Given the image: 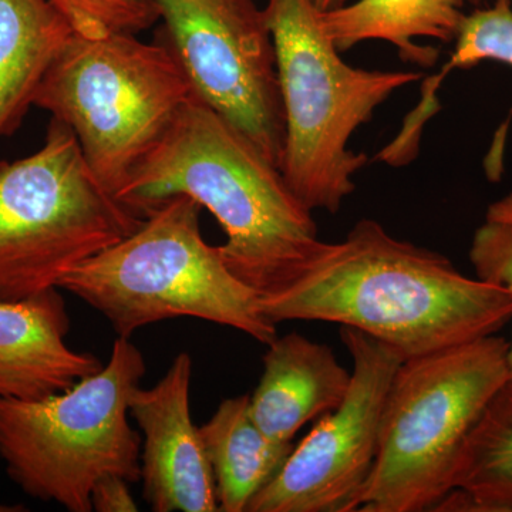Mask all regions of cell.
<instances>
[{"instance_id":"cell-13","label":"cell","mask_w":512,"mask_h":512,"mask_svg":"<svg viewBox=\"0 0 512 512\" xmlns=\"http://www.w3.org/2000/svg\"><path fill=\"white\" fill-rule=\"evenodd\" d=\"M264 373L249 396V414L269 439L289 443L309 421L333 412L348 393L352 373L328 345L301 333L276 336Z\"/></svg>"},{"instance_id":"cell-1","label":"cell","mask_w":512,"mask_h":512,"mask_svg":"<svg viewBox=\"0 0 512 512\" xmlns=\"http://www.w3.org/2000/svg\"><path fill=\"white\" fill-rule=\"evenodd\" d=\"M272 323L318 320L372 336L404 360L497 335L512 320L504 286L468 278L450 259L360 220L323 242L288 284L259 298Z\"/></svg>"},{"instance_id":"cell-7","label":"cell","mask_w":512,"mask_h":512,"mask_svg":"<svg viewBox=\"0 0 512 512\" xmlns=\"http://www.w3.org/2000/svg\"><path fill=\"white\" fill-rule=\"evenodd\" d=\"M160 40L74 35L40 83L33 106L70 128L84 160L114 197L168 133L192 96ZM120 201V200H119Z\"/></svg>"},{"instance_id":"cell-22","label":"cell","mask_w":512,"mask_h":512,"mask_svg":"<svg viewBox=\"0 0 512 512\" xmlns=\"http://www.w3.org/2000/svg\"><path fill=\"white\" fill-rule=\"evenodd\" d=\"M487 218L493 221L512 222V194L491 205Z\"/></svg>"},{"instance_id":"cell-10","label":"cell","mask_w":512,"mask_h":512,"mask_svg":"<svg viewBox=\"0 0 512 512\" xmlns=\"http://www.w3.org/2000/svg\"><path fill=\"white\" fill-rule=\"evenodd\" d=\"M353 360L343 402L293 446L284 467L247 512H350L375 466L380 421L403 357L360 330L340 326Z\"/></svg>"},{"instance_id":"cell-3","label":"cell","mask_w":512,"mask_h":512,"mask_svg":"<svg viewBox=\"0 0 512 512\" xmlns=\"http://www.w3.org/2000/svg\"><path fill=\"white\" fill-rule=\"evenodd\" d=\"M201 210L187 195L168 198L136 231L74 266L59 289L101 313L119 338L188 316L269 345L275 323L262 313L258 293L229 271L220 245L202 237Z\"/></svg>"},{"instance_id":"cell-20","label":"cell","mask_w":512,"mask_h":512,"mask_svg":"<svg viewBox=\"0 0 512 512\" xmlns=\"http://www.w3.org/2000/svg\"><path fill=\"white\" fill-rule=\"evenodd\" d=\"M470 261L477 278L504 286L512 296V222L485 221L474 235ZM508 383L512 384V342L508 348Z\"/></svg>"},{"instance_id":"cell-21","label":"cell","mask_w":512,"mask_h":512,"mask_svg":"<svg viewBox=\"0 0 512 512\" xmlns=\"http://www.w3.org/2000/svg\"><path fill=\"white\" fill-rule=\"evenodd\" d=\"M126 478L109 476L101 478L92 491V507L97 512H136V500Z\"/></svg>"},{"instance_id":"cell-17","label":"cell","mask_w":512,"mask_h":512,"mask_svg":"<svg viewBox=\"0 0 512 512\" xmlns=\"http://www.w3.org/2000/svg\"><path fill=\"white\" fill-rule=\"evenodd\" d=\"M434 511L512 512V384L488 404L461 448L450 493Z\"/></svg>"},{"instance_id":"cell-25","label":"cell","mask_w":512,"mask_h":512,"mask_svg":"<svg viewBox=\"0 0 512 512\" xmlns=\"http://www.w3.org/2000/svg\"><path fill=\"white\" fill-rule=\"evenodd\" d=\"M468 2H471V3H480V2H481V0H468ZM511 2H512V0H511Z\"/></svg>"},{"instance_id":"cell-11","label":"cell","mask_w":512,"mask_h":512,"mask_svg":"<svg viewBox=\"0 0 512 512\" xmlns=\"http://www.w3.org/2000/svg\"><path fill=\"white\" fill-rule=\"evenodd\" d=\"M192 359L180 353L163 379L138 387L130 417L143 433V497L156 512H218L214 476L200 427L192 421Z\"/></svg>"},{"instance_id":"cell-23","label":"cell","mask_w":512,"mask_h":512,"mask_svg":"<svg viewBox=\"0 0 512 512\" xmlns=\"http://www.w3.org/2000/svg\"><path fill=\"white\" fill-rule=\"evenodd\" d=\"M345 3V0H316V5L320 10H330L338 8Z\"/></svg>"},{"instance_id":"cell-8","label":"cell","mask_w":512,"mask_h":512,"mask_svg":"<svg viewBox=\"0 0 512 512\" xmlns=\"http://www.w3.org/2000/svg\"><path fill=\"white\" fill-rule=\"evenodd\" d=\"M143 221L100 183L73 131L50 120L35 154L0 161V301L59 289Z\"/></svg>"},{"instance_id":"cell-24","label":"cell","mask_w":512,"mask_h":512,"mask_svg":"<svg viewBox=\"0 0 512 512\" xmlns=\"http://www.w3.org/2000/svg\"><path fill=\"white\" fill-rule=\"evenodd\" d=\"M26 508L22 504H3L0 503V512H22Z\"/></svg>"},{"instance_id":"cell-18","label":"cell","mask_w":512,"mask_h":512,"mask_svg":"<svg viewBox=\"0 0 512 512\" xmlns=\"http://www.w3.org/2000/svg\"><path fill=\"white\" fill-rule=\"evenodd\" d=\"M485 60L510 64L512 67L511 0H495L490 8L466 15L458 30L456 50L450 62L439 77L433 79V82H427L429 93L424 94L419 107L410 114L412 120L424 124L433 116L434 107H437L433 93L436 92L444 73L451 69H468Z\"/></svg>"},{"instance_id":"cell-15","label":"cell","mask_w":512,"mask_h":512,"mask_svg":"<svg viewBox=\"0 0 512 512\" xmlns=\"http://www.w3.org/2000/svg\"><path fill=\"white\" fill-rule=\"evenodd\" d=\"M464 0H357L349 6L320 10V26L339 52L367 42L392 43L406 62L430 67L439 53L419 46L416 37L456 40L466 13Z\"/></svg>"},{"instance_id":"cell-5","label":"cell","mask_w":512,"mask_h":512,"mask_svg":"<svg viewBox=\"0 0 512 512\" xmlns=\"http://www.w3.org/2000/svg\"><path fill=\"white\" fill-rule=\"evenodd\" d=\"M286 136L281 173L308 210L338 212L355 191L367 156L349 148L353 133L396 90L423 73L356 69L323 33L316 0H268Z\"/></svg>"},{"instance_id":"cell-16","label":"cell","mask_w":512,"mask_h":512,"mask_svg":"<svg viewBox=\"0 0 512 512\" xmlns=\"http://www.w3.org/2000/svg\"><path fill=\"white\" fill-rule=\"evenodd\" d=\"M200 433L222 512H247L293 448L292 441L269 439L256 426L249 414V394L224 400Z\"/></svg>"},{"instance_id":"cell-4","label":"cell","mask_w":512,"mask_h":512,"mask_svg":"<svg viewBox=\"0 0 512 512\" xmlns=\"http://www.w3.org/2000/svg\"><path fill=\"white\" fill-rule=\"evenodd\" d=\"M508 348L491 335L403 360L384 403L375 466L350 512L437 507L461 448L508 383Z\"/></svg>"},{"instance_id":"cell-9","label":"cell","mask_w":512,"mask_h":512,"mask_svg":"<svg viewBox=\"0 0 512 512\" xmlns=\"http://www.w3.org/2000/svg\"><path fill=\"white\" fill-rule=\"evenodd\" d=\"M192 92L281 170L286 123L274 39L255 0H153Z\"/></svg>"},{"instance_id":"cell-6","label":"cell","mask_w":512,"mask_h":512,"mask_svg":"<svg viewBox=\"0 0 512 512\" xmlns=\"http://www.w3.org/2000/svg\"><path fill=\"white\" fill-rule=\"evenodd\" d=\"M147 366L127 338L109 362L63 392L37 400L0 397V458L23 493L90 512L101 478L141 477V437L131 427L130 399Z\"/></svg>"},{"instance_id":"cell-14","label":"cell","mask_w":512,"mask_h":512,"mask_svg":"<svg viewBox=\"0 0 512 512\" xmlns=\"http://www.w3.org/2000/svg\"><path fill=\"white\" fill-rule=\"evenodd\" d=\"M73 36L47 0H0V138L15 133Z\"/></svg>"},{"instance_id":"cell-19","label":"cell","mask_w":512,"mask_h":512,"mask_svg":"<svg viewBox=\"0 0 512 512\" xmlns=\"http://www.w3.org/2000/svg\"><path fill=\"white\" fill-rule=\"evenodd\" d=\"M69 23L74 35L97 39L138 35L160 22L153 0H47Z\"/></svg>"},{"instance_id":"cell-12","label":"cell","mask_w":512,"mask_h":512,"mask_svg":"<svg viewBox=\"0 0 512 512\" xmlns=\"http://www.w3.org/2000/svg\"><path fill=\"white\" fill-rule=\"evenodd\" d=\"M60 289L0 301V397L37 400L70 389L103 363L66 342L69 312Z\"/></svg>"},{"instance_id":"cell-2","label":"cell","mask_w":512,"mask_h":512,"mask_svg":"<svg viewBox=\"0 0 512 512\" xmlns=\"http://www.w3.org/2000/svg\"><path fill=\"white\" fill-rule=\"evenodd\" d=\"M175 195L214 215L227 237L225 264L259 298L288 284L323 245L281 170L195 93L117 200L146 218Z\"/></svg>"}]
</instances>
